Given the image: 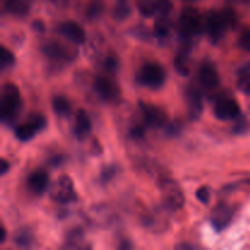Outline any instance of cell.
Returning a JSON list of instances; mask_svg holds the SVG:
<instances>
[{
  "label": "cell",
  "instance_id": "obj_18",
  "mask_svg": "<svg viewBox=\"0 0 250 250\" xmlns=\"http://www.w3.org/2000/svg\"><path fill=\"white\" fill-rule=\"evenodd\" d=\"M51 105H53V110L55 111V114L60 117H66L70 115L71 112V105L70 102L66 99L62 95H56V97L53 98V102H51Z\"/></svg>",
  "mask_w": 250,
  "mask_h": 250
},
{
  "label": "cell",
  "instance_id": "obj_16",
  "mask_svg": "<svg viewBox=\"0 0 250 250\" xmlns=\"http://www.w3.org/2000/svg\"><path fill=\"white\" fill-rule=\"evenodd\" d=\"M39 129L37 128L36 125L32 124L31 121H27L24 124L20 125L15 128V136H16L17 139H20L21 142H28L29 139L33 138L36 136V133Z\"/></svg>",
  "mask_w": 250,
  "mask_h": 250
},
{
  "label": "cell",
  "instance_id": "obj_34",
  "mask_svg": "<svg viewBox=\"0 0 250 250\" xmlns=\"http://www.w3.org/2000/svg\"><path fill=\"white\" fill-rule=\"evenodd\" d=\"M114 173H115V168H112V167L106 168V170H105L104 172L102 173V180L106 182V181H109L110 176H112V175H114Z\"/></svg>",
  "mask_w": 250,
  "mask_h": 250
},
{
  "label": "cell",
  "instance_id": "obj_39",
  "mask_svg": "<svg viewBox=\"0 0 250 250\" xmlns=\"http://www.w3.org/2000/svg\"><path fill=\"white\" fill-rule=\"evenodd\" d=\"M51 1L56 2V4H62V2H65L66 0H51Z\"/></svg>",
  "mask_w": 250,
  "mask_h": 250
},
{
  "label": "cell",
  "instance_id": "obj_33",
  "mask_svg": "<svg viewBox=\"0 0 250 250\" xmlns=\"http://www.w3.org/2000/svg\"><path fill=\"white\" fill-rule=\"evenodd\" d=\"M100 9H102V6H99L98 4L90 5L89 9H88V12H87L88 17H90V19H92V17H97L98 15H99Z\"/></svg>",
  "mask_w": 250,
  "mask_h": 250
},
{
  "label": "cell",
  "instance_id": "obj_25",
  "mask_svg": "<svg viewBox=\"0 0 250 250\" xmlns=\"http://www.w3.org/2000/svg\"><path fill=\"white\" fill-rule=\"evenodd\" d=\"M173 9V5L170 0H158L156 1V12L163 16H167Z\"/></svg>",
  "mask_w": 250,
  "mask_h": 250
},
{
  "label": "cell",
  "instance_id": "obj_10",
  "mask_svg": "<svg viewBox=\"0 0 250 250\" xmlns=\"http://www.w3.org/2000/svg\"><path fill=\"white\" fill-rule=\"evenodd\" d=\"M232 216H233V211H232L231 208L225 204H220L219 207L215 208L214 212H212V226H214V229L217 232H221L222 229L229 226L232 220Z\"/></svg>",
  "mask_w": 250,
  "mask_h": 250
},
{
  "label": "cell",
  "instance_id": "obj_38",
  "mask_svg": "<svg viewBox=\"0 0 250 250\" xmlns=\"http://www.w3.org/2000/svg\"><path fill=\"white\" fill-rule=\"evenodd\" d=\"M5 238H6V229H5L4 227H1V237H0V242L4 243Z\"/></svg>",
  "mask_w": 250,
  "mask_h": 250
},
{
  "label": "cell",
  "instance_id": "obj_37",
  "mask_svg": "<svg viewBox=\"0 0 250 250\" xmlns=\"http://www.w3.org/2000/svg\"><path fill=\"white\" fill-rule=\"evenodd\" d=\"M32 26H33V28L36 29V31H38V32L44 31V23L42 21H38V20H37V21H34L33 23H32Z\"/></svg>",
  "mask_w": 250,
  "mask_h": 250
},
{
  "label": "cell",
  "instance_id": "obj_27",
  "mask_svg": "<svg viewBox=\"0 0 250 250\" xmlns=\"http://www.w3.org/2000/svg\"><path fill=\"white\" fill-rule=\"evenodd\" d=\"M238 45L243 50L250 51V29H246L241 33L238 38Z\"/></svg>",
  "mask_w": 250,
  "mask_h": 250
},
{
  "label": "cell",
  "instance_id": "obj_3",
  "mask_svg": "<svg viewBox=\"0 0 250 250\" xmlns=\"http://www.w3.org/2000/svg\"><path fill=\"white\" fill-rule=\"evenodd\" d=\"M159 187H160L164 202L168 208L181 209L185 205V194L176 181L171 178H163L159 182Z\"/></svg>",
  "mask_w": 250,
  "mask_h": 250
},
{
  "label": "cell",
  "instance_id": "obj_19",
  "mask_svg": "<svg viewBox=\"0 0 250 250\" xmlns=\"http://www.w3.org/2000/svg\"><path fill=\"white\" fill-rule=\"evenodd\" d=\"M5 9L12 15L16 16H24L29 10V5L26 0H6L5 1Z\"/></svg>",
  "mask_w": 250,
  "mask_h": 250
},
{
  "label": "cell",
  "instance_id": "obj_17",
  "mask_svg": "<svg viewBox=\"0 0 250 250\" xmlns=\"http://www.w3.org/2000/svg\"><path fill=\"white\" fill-rule=\"evenodd\" d=\"M43 51L48 58L55 59V60H62V59L68 60V56H70V53L62 45H60L58 43L45 44L43 48Z\"/></svg>",
  "mask_w": 250,
  "mask_h": 250
},
{
  "label": "cell",
  "instance_id": "obj_35",
  "mask_svg": "<svg viewBox=\"0 0 250 250\" xmlns=\"http://www.w3.org/2000/svg\"><path fill=\"white\" fill-rule=\"evenodd\" d=\"M105 67L110 71H114L116 68V61L112 58H107L106 61H105Z\"/></svg>",
  "mask_w": 250,
  "mask_h": 250
},
{
  "label": "cell",
  "instance_id": "obj_31",
  "mask_svg": "<svg viewBox=\"0 0 250 250\" xmlns=\"http://www.w3.org/2000/svg\"><path fill=\"white\" fill-rule=\"evenodd\" d=\"M195 197H197V199L199 200L202 204H208L210 199V189L208 187H205V186H203V187H200L199 189L197 190Z\"/></svg>",
  "mask_w": 250,
  "mask_h": 250
},
{
  "label": "cell",
  "instance_id": "obj_15",
  "mask_svg": "<svg viewBox=\"0 0 250 250\" xmlns=\"http://www.w3.org/2000/svg\"><path fill=\"white\" fill-rule=\"evenodd\" d=\"M188 103V116L190 120H198L203 112V99L202 95L195 89H188L187 92Z\"/></svg>",
  "mask_w": 250,
  "mask_h": 250
},
{
  "label": "cell",
  "instance_id": "obj_23",
  "mask_svg": "<svg viewBox=\"0 0 250 250\" xmlns=\"http://www.w3.org/2000/svg\"><path fill=\"white\" fill-rule=\"evenodd\" d=\"M15 63V56L9 49H6L5 46L0 48V65H1L2 70L5 68L11 67Z\"/></svg>",
  "mask_w": 250,
  "mask_h": 250
},
{
  "label": "cell",
  "instance_id": "obj_21",
  "mask_svg": "<svg viewBox=\"0 0 250 250\" xmlns=\"http://www.w3.org/2000/svg\"><path fill=\"white\" fill-rule=\"evenodd\" d=\"M137 7L144 17H151L156 12V2L153 0H137Z\"/></svg>",
  "mask_w": 250,
  "mask_h": 250
},
{
  "label": "cell",
  "instance_id": "obj_30",
  "mask_svg": "<svg viewBox=\"0 0 250 250\" xmlns=\"http://www.w3.org/2000/svg\"><path fill=\"white\" fill-rule=\"evenodd\" d=\"M220 12H221L222 17H224L227 27H229V28H232V27L236 24V14H234V12L229 9L222 10V11H220Z\"/></svg>",
  "mask_w": 250,
  "mask_h": 250
},
{
  "label": "cell",
  "instance_id": "obj_11",
  "mask_svg": "<svg viewBox=\"0 0 250 250\" xmlns=\"http://www.w3.org/2000/svg\"><path fill=\"white\" fill-rule=\"evenodd\" d=\"M60 32L72 41L73 43L81 44L85 41V32L81 24H78L75 21H66L60 26Z\"/></svg>",
  "mask_w": 250,
  "mask_h": 250
},
{
  "label": "cell",
  "instance_id": "obj_24",
  "mask_svg": "<svg viewBox=\"0 0 250 250\" xmlns=\"http://www.w3.org/2000/svg\"><path fill=\"white\" fill-rule=\"evenodd\" d=\"M129 12H131V9H129L128 5L126 4V1H125V0H120L119 5H117L116 9H115L114 11V16L115 19L117 20H124L128 16Z\"/></svg>",
  "mask_w": 250,
  "mask_h": 250
},
{
  "label": "cell",
  "instance_id": "obj_28",
  "mask_svg": "<svg viewBox=\"0 0 250 250\" xmlns=\"http://www.w3.org/2000/svg\"><path fill=\"white\" fill-rule=\"evenodd\" d=\"M28 120L32 122V124L36 125V127L39 129V131H42V129H44L46 127V119L42 114L32 115V116L28 117Z\"/></svg>",
  "mask_w": 250,
  "mask_h": 250
},
{
  "label": "cell",
  "instance_id": "obj_6",
  "mask_svg": "<svg viewBox=\"0 0 250 250\" xmlns=\"http://www.w3.org/2000/svg\"><path fill=\"white\" fill-rule=\"evenodd\" d=\"M94 89L105 102H115L120 97V88L115 81L106 76H99L94 81Z\"/></svg>",
  "mask_w": 250,
  "mask_h": 250
},
{
  "label": "cell",
  "instance_id": "obj_1",
  "mask_svg": "<svg viewBox=\"0 0 250 250\" xmlns=\"http://www.w3.org/2000/svg\"><path fill=\"white\" fill-rule=\"evenodd\" d=\"M21 107L20 89L14 83H6L1 90V119L12 121Z\"/></svg>",
  "mask_w": 250,
  "mask_h": 250
},
{
  "label": "cell",
  "instance_id": "obj_29",
  "mask_svg": "<svg viewBox=\"0 0 250 250\" xmlns=\"http://www.w3.org/2000/svg\"><path fill=\"white\" fill-rule=\"evenodd\" d=\"M238 88L244 94H250V73H246L239 78Z\"/></svg>",
  "mask_w": 250,
  "mask_h": 250
},
{
  "label": "cell",
  "instance_id": "obj_22",
  "mask_svg": "<svg viewBox=\"0 0 250 250\" xmlns=\"http://www.w3.org/2000/svg\"><path fill=\"white\" fill-rule=\"evenodd\" d=\"M171 22L168 21L167 16H163L161 15L155 22V33L158 37H166L170 32Z\"/></svg>",
  "mask_w": 250,
  "mask_h": 250
},
{
  "label": "cell",
  "instance_id": "obj_14",
  "mask_svg": "<svg viewBox=\"0 0 250 250\" xmlns=\"http://www.w3.org/2000/svg\"><path fill=\"white\" fill-rule=\"evenodd\" d=\"M92 131V122L87 111L80 109L76 114V124H75V133L78 139L87 138L88 134Z\"/></svg>",
  "mask_w": 250,
  "mask_h": 250
},
{
  "label": "cell",
  "instance_id": "obj_8",
  "mask_svg": "<svg viewBox=\"0 0 250 250\" xmlns=\"http://www.w3.org/2000/svg\"><path fill=\"white\" fill-rule=\"evenodd\" d=\"M214 114L219 120L227 121L238 117L241 114V107L238 103L232 98H224L215 104Z\"/></svg>",
  "mask_w": 250,
  "mask_h": 250
},
{
  "label": "cell",
  "instance_id": "obj_26",
  "mask_svg": "<svg viewBox=\"0 0 250 250\" xmlns=\"http://www.w3.org/2000/svg\"><path fill=\"white\" fill-rule=\"evenodd\" d=\"M31 234L27 231H20L17 232V234L15 236V243L20 247H28L29 244H31Z\"/></svg>",
  "mask_w": 250,
  "mask_h": 250
},
{
  "label": "cell",
  "instance_id": "obj_7",
  "mask_svg": "<svg viewBox=\"0 0 250 250\" xmlns=\"http://www.w3.org/2000/svg\"><path fill=\"white\" fill-rule=\"evenodd\" d=\"M142 115H143L144 122L150 127H163L167 125V115L161 107L155 105L141 103Z\"/></svg>",
  "mask_w": 250,
  "mask_h": 250
},
{
  "label": "cell",
  "instance_id": "obj_36",
  "mask_svg": "<svg viewBox=\"0 0 250 250\" xmlns=\"http://www.w3.org/2000/svg\"><path fill=\"white\" fill-rule=\"evenodd\" d=\"M0 164H1V167H0V173H1V175H5V173L7 172V170L10 168L9 163H7L5 159H1V163Z\"/></svg>",
  "mask_w": 250,
  "mask_h": 250
},
{
  "label": "cell",
  "instance_id": "obj_13",
  "mask_svg": "<svg viewBox=\"0 0 250 250\" xmlns=\"http://www.w3.org/2000/svg\"><path fill=\"white\" fill-rule=\"evenodd\" d=\"M49 185V176L45 171L36 170L28 177V187L36 194H43Z\"/></svg>",
  "mask_w": 250,
  "mask_h": 250
},
{
  "label": "cell",
  "instance_id": "obj_2",
  "mask_svg": "<svg viewBox=\"0 0 250 250\" xmlns=\"http://www.w3.org/2000/svg\"><path fill=\"white\" fill-rule=\"evenodd\" d=\"M137 81L144 87L158 89L163 87L166 81V72L163 66L156 62L144 63L137 75Z\"/></svg>",
  "mask_w": 250,
  "mask_h": 250
},
{
  "label": "cell",
  "instance_id": "obj_12",
  "mask_svg": "<svg viewBox=\"0 0 250 250\" xmlns=\"http://www.w3.org/2000/svg\"><path fill=\"white\" fill-rule=\"evenodd\" d=\"M199 81L205 89H215L220 84L219 73L211 65L202 66L199 71Z\"/></svg>",
  "mask_w": 250,
  "mask_h": 250
},
{
  "label": "cell",
  "instance_id": "obj_4",
  "mask_svg": "<svg viewBox=\"0 0 250 250\" xmlns=\"http://www.w3.org/2000/svg\"><path fill=\"white\" fill-rule=\"evenodd\" d=\"M51 199L58 203H73L77 200V193L72 180L67 176H61L50 188Z\"/></svg>",
  "mask_w": 250,
  "mask_h": 250
},
{
  "label": "cell",
  "instance_id": "obj_5",
  "mask_svg": "<svg viewBox=\"0 0 250 250\" xmlns=\"http://www.w3.org/2000/svg\"><path fill=\"white\" fill-rule=\"evenodd\" d=\"M180 32L183 36H192L202 29V17L199 12L193 7H187L182 11L180 16Z\"/></svg>",
  "mask_w": 250,
  "mask_h": 250
},
{
  "label": "cell",
  "instance_id": "obj_32",
  "mask_svg": "<svg viewBox=\"0 0 250 250\" xmlns=\"http://www.w3.org/2000/svg\"><path fill=\"white\" fill-rule=\"evenodd\" d=\"M144 133H146V131H144V127L139 126V125H136V126H133L131 129H129V136H131L133 139L143 138Z\"/></svg>",
  "mask_w": 250,
  "mask_h": 250
},
{
  "label": "cell",
  "instance_id": "obj_20",
  "mask_svg": "<svg viewBox=\"0 0 250 250\" xmlns=\"http://www.w3.org/2000/svg\"><path fill=\"white\" fill-rule=\"evenodd\" d=\"M175 70L180 73L181 76H188L190 72V63L189 58L186 53H180L175 58Z\"/></svg>",
  "mask_w": 250,
  "mask_h": 250
},
{
  "label": "cell",
  "instance_id": "obj_9",
  "mask_svg": "<svg viewBox=\"0 0 250 250\" xmlns=\"http://www.w3.org/2000/svg\"><path fill=\"white\" fill-rule=\"evenodd\" d=\"M205 28H207L210 38L214 42H217L224 36L225 31L229 27H227L221 12H210L205 19Z\"/></svg>",
  "mask_w": 250,
  "mask_h": 250
}]
</instances>
